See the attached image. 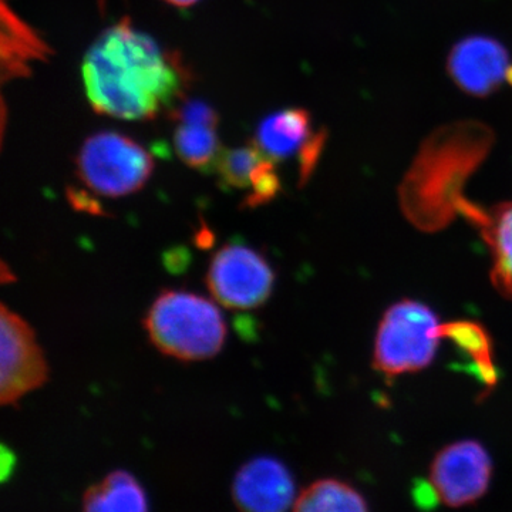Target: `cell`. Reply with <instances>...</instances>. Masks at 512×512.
Returning <instances> with one entry per match:
<instances>
[{
	"mask_svg": "<svg viewBox=\"0 0 512 512\" xmlns=\"http://www.w3.org/2000/svg\"><path fill=\"white\" fill-rule=\"evenodd\" d=\"M87 99L97 113L121 120H150L181 99L187 72L180 59L128 20L104 30L82 63Z\"/></svg>",
	"mask_w": 512,
	"mask_h": 512,
	"instance_id": "1",
	"label": "cell"
},
{
	"mask_svg": "<svg viewBox=\"0 0 512 512\" xmlns=\"http://www.w3.org/2000/svg\"><path fill=\"white\" fill-rule=\"evenodd\" d=\"M144 328L163 355L183 362L211 359L227 340L220 308L210 299L188 291L160 293L148 309Z\"/></svg>",
	"mask_w": 512,
	"mask_h": 512,
	"instance_id": "2",
	"label": "cell"
},
{
	"mask_svg": "<svg viewBox=\"0 0 512 512\" xmlns=\"http://www.w3.org/2000/svg\"><path fill=\"white\" fill-rule=\"evenodd\" d=\"M441 325L429 306L402 301L384 313L375 346V366L386 376L419 372L433 362Z\"/></svg>",
	"mask_w": 512,
	"mask_h": 512,
	"instance_id": "3",
	"label": "cell"
},
{
	"mask_svg": "<svg viewBox=\"0 0 512 512\" xmlns=\"http://www.w3.org/2000/svg\"><path fill=\"white\" fill-rule=\"evenodd\" d=\"M76 163L86 187L107 198L140 191L154 170L153 157L146 148L116 131H101L87 138Z\"/></svg>",
	"mask_w": 512,
	"mask_h": 512,
	"instance_id": "4",
	"label": "cell"
},
{
	"mask_svg": "<svg viewBox=\"0 0 512 512\" xmlns=\"http://www.w3.org/2000/svg\"><path fill=\"white\" fill-rule=\"evenodd\" d=\"M205 282L220 305L232 311H251L271 298L275 274L255 249L225 245L212 255Z\"/></svg>",
	"mask_w": 512,
	"mask_h": 512,
	"instance_id": "5",
	"label": "cell"
},
{
	"mask_svg": "<svg viewBox=\"0 0 512 512\" xmlns=\"http://www.w3.org/2000/svg\"><path fill=\"white\" fill-rule=\"evenodd\" d=\"M49 379L35 330L8 306L0 309V402L13 406Z\"/></svg>",
	"mask_w": 512,
	"mask_h": 512,
	"instance_id": "6",
	"label": "cell"
},
{
	"mask_svg": "<svg viewBox=\"0 0 512 512\" xmlns=\"http://www.w3.org/2000/svg\"><path fill=\"white\" fill-rule=\"evenodd\" d=\"M429 478L441 503L466 507L483 498L490 488L493 461L478 441H457L437 454Z\"/></svg>",
	"mask_w": 512,
	"mask_h": 512,
	"instance_id": "7",
	"label": "cell"
},
{
	"mask_svg": "<svg viewBox=\"0 0 512 512\" xmlns=\"http://www.w3.org/2000/svg\"><path fill=\"white\" fill-rule=\"evenodd\" d=\"M447 70L458 89L485 97L504 84L512 86L510 53L487 36H470L458 42L447 60Z\"/></svg>",
	"mask_w": 512,
	"mask_h": 512,
	"instance_id": "8",
	"label": "cell"
},
{
	"mask_svg": "<svg viewBox=\"0 0 512 512\" xmlns=\"http://www.w3.org/2000/svg\"><path fill=\"white\" fill-rule=\"evenodd\" d=\"M325 137L313 133L311 114L302 109H286L271 114L256 128L254 143L272 161L298 156L301 180H308L318 164Z\"/></svg>",
	"mask_w": 512,
	"mask_h": 512,
	"instance_id": "9",
	"label": "cell"
},
{
	"mask_svg": "<svg viewBox=\"0 0 512 512\" xmlns=\"http://www.w3.org/2000/svg\"><path fill=\"white\" fill-rule=\"evenodd\" d=\"M232 498L241 512H288L296 501L295 480L278 458L256 457L239 468Z\"/></svg>",
	"mask_w": 512,
	"mask_h": 512,
	"instance_id": "10",
	"label": "cell"
},
{
	"mask_svg": "<svg viewBox=\"0 0 512 512\" xmlns=\"http://www.w3.org/2000/svg\"><path fill=\"white\" fill-rule=\"evenodd\" d=\"M174 120V148L180 160L198 171L215 168L222 153L217 111L204 101H185L175 109Z\"/></svg>",
	"mask_w": 512,
	"mask_h": 512,
	"instance_id": "11",
	"label": "cell"
},
{
	"mask_svg": "<svg viewBox=\"0 0 512 512\" xmlns=\"http://www.w3.org/2000/svg\"><path fill=\"white\" fill-rule=\"evenodd\" d=\"M458 212L480 229L493 256V284L501 295L512 298V202L487 211L464 198Z\"/></svg>",
	"mask_w": 512,
	"mask_h": 512,
	"instance_id": "12",
	"label": "cell"
},
{
	"mask_svg": "<svg viewBox=\"0 0 512 512\" xmlns=\"http://www.w3.org/2000/svg\"><path fill=\"white\" fill-rule=\"evenodd\" d=\"M83 512H148L143 485L133 474L116 470L92 485L83 497Z\"/></svg>",
	"mask_w": 512,
	"mask_h": 512,
	"instance_id": "13",
	"label": "cell"
},
{
	"mask_svg": "<svg viewBox=\"0 0 512 512\" xmlns=\"http://www.w3.org/2000/svg\"><path fill=\"white\" fill-rule=\"evenodd\" d=\"M441 336L450 340L458 352L467 359L468 372L487 386L497 380L490 338L480 325L466 320L441 326Z\"/></svg>",
	"mask_w": 512,
	"mask_h": 512,
	"instance_id": "14",
	"label": "cell"
},
{
	"mask_svg": "<svg viewBox=\"0 0 512 512\" xmlns=\"http://www.w3.org/2000/svg\"><path fill=\"white\" fill-rule=\"evenodd\" d=\"M293 512H370L365 497L345 481L323 478L302 491Z\"/></svg>",
	"mask_w": 512,
	"mask_h": 512,
	"instance_id": "15",
	"label": "cell"
},
{
	"mask_svg": "<svg viewBox=\"0 0 512 512\" xmlns=\"http://www.w3.org/2000/svg\"><path fill=\"white\" fill-rule=\"evenodd\" d=\"M264 153L255 143L248 146L228 148L218 158L215 170L222 184L235 190H247L254 183L259 168L266 160Z\"/></svg>",
	"mask_w": 512,
	"mask_h": 512,
	"instance_id": "16",
	"label": "cell"
},
{
	"mask_svg": "<svg viewBox=\"0 0 512 512\" xmlns=\"http://www.w3.org/2000/svg\"><path fill=\"white\" fill-rule=\"evenodd\" d=\"M281 190V181L275 171V161L266 158L265 163L259 168L254 183L249 188V195L245 198V207L254 208L266 202L274 200Z\"/></svg>",
	"mask_w": 512,
	"mask_h": 512,
	"instance_id": "17",
	"label": "cell"
},
{
	"mask_svg": "<svg viewBox=\"0 0 512 512\" xmlns=\"http://www.w3.org/2000/svg\"><path fill=\"white\" fill-rule=\"evenodd\" d=\"M165 2L177 6V8H188V6L195 5V3L200 2V0H165Z\"/></svg>",
	"mask_w": 512,
	"mask_h": 512,
	"instance_id": "18",
	"label": "cell"
}]
</instances>
